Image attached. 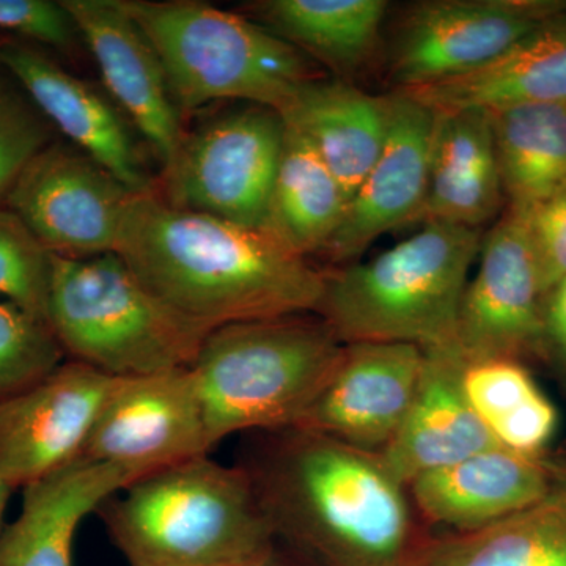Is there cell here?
<instances>
[{
    "label": "cell",
    "instance_id": "19",
    "mask_svg": "<svg viewBox=\"0 0 566 566\" xmlns=\"http://www.w3.org/2000/svg\"><path fill=\"white\" fill-rule=\"evenodd\" d=\"M419 389L392 442L379 453L408 486L417 476L491 449L493 436L465 397L464 357L455 344L423 349Z\"/></svg>",
    "mask_w": 566,
    "mask_h": 566
},
{
    "label": "cell",
    "instance_id": "30",
    "mask_svg": "<svg viewBox=\"0 0 566 566\" xmlns=\"http://www.w3.org/2000/svg\"><path fill=\"white\" fill-rule=\"evenodd\" d=\"M52 253L10 208L0 207V296L48 323Z\"/></svg>",
    "mask_w": 566,
    "mask_h": 566
},
{
    "label": "cell",
    "instance_id": "29",
    "mask_svg": "<svg viewBox=\"0 0 566 566\" xmlns=\"http://www.w3.org/2000/svg\"><path fill=\"white\" fill-rule=\"evenodd\" d=\"M50 324L0 301V398L21 392L65 363Z\"/></svg>",
    "mask_w": 566,
    "mask_h": 566
},
{
    "label": "cell",
    "instance_id": "3",
    "mask_svg": "<svg viewBox=\"0 0 566 566\" xmlns=\"http://www.w3.org/2000/svg\"><path fill=\"white\" fill-rule=\"evenodd\" d=\"M98 512L129 566H252L277 545L248 472L210 455L140 476Z\"/></svg>",
    "mask_w": 566,
    "mask_h": 566
},
{
    "label": "cell",
    "instance_id": "33",
    "mask_svg": "<svg viewBox=\"0 0 566 566\" xmlns=\"http://www.w3.org/2000/svg\"><path fill=\"white\" fill-rule=\"evenodd\" d=\"M520 212L526 223L546 300L547 294L566 279V185Z\"/></svg>",
    "mask_w": 566,
    "mask_h": 566
},
{
    "label": "cell",
    "instance_id": "7",
    "mask_svg": "<svg viewBox=\"0 0 566 566\" xmlns=\"http://www.w3.org/2000/svg\"><path fill=\"white\" fill-rule=\"evenodd\" d=\"M48 324L73 363L111 378L191 367L212 329L153 294L118 253H52Z\"/></svg>",
    "mask_w": 566,
    "mask_h": 566
},
{
    "label": "cell",
    "instance_id": "11",
    "mask_svg": "<svg viewBox=\"0 0 566 566\" xmlns=\"http://www.w3.org/2000/svg\"><path fill=\"white\" fill-rule=\"evenodd\" d=\"M211 450L199 390L181 368L115 379L81 458L144 476Z\"/></svg>",
    "mask_w": 566,
    "mask_h": 566
},
{
    "label": "cell",
    "instance_id": "10",
    "mask_svg": "<svg viewBox=\"0 0 566 566\" xmlns=\"http://www.w3.org/2000/svg\"><path fill=\"white\" fill-rule=\"evenodd\" d=\"M137 196L87 153L55 140L22 170L3 203L48 251L82 259L115 252Z\"/></svg>",
    "mask_w": 566,
    "mask_h": 566
},
{
    "label": "cell",
    "instance_id": "36",
    "mask_svg": "<svg viewBox=\"0 0 566 566\" xmlns=\"http://www.w3.org/2000/svg\"><path fill=\"white\" fill-rule=\"evenodd\" d=\"M252 566H292L289 562L283 560L281 556L277 554V549H274L273 553L270 554L263 560H260L259 564Z\"/></svg>",
    "mask_w": 566,
    "mask_h": 566
},
{
    "label": "cell",
    "instance_id": "27",
    "mask_svg": "<svg viewBox=\"0 0 566 566\" xmlns=\"http://www.w3.org/2000/svg\"><path fill=\"white\" fill-rule=\"evenodd\" d=\"M509 208L528 210L566 185V104L490 112Z\"/></svg>",
    "mask_w": 566,
    "mask_h": 566
},
{
    "label": "cell",
    "instance_id": "20",
    "mask_svg": "<svg viewBox=\"0 0 566 566\" xmlns=\"http://www.w3.org/2000/svg\"><path fill=\"white\" fill-rule=\"evenodd\" d=\"M137 479L118 465L80 458L22 488L20 513L0 531V566H74L82 521Z\"/></svg>",
    "mask_w": 566,
    "mask_h": 566
},
{
    "label": "cell",
    "instance_id": "13",
    "mask_svg": "<svg viewBox=\"0 0 566 566\" xmlns=\"http://www.w3.org/2000/svg\"><path fill=\"white\" fill-rule=\"evenodd\" d=\"M115 379L66 360L0 398V482L17 490L80 460Z\"/></svg>",
    "mask_w": 566,
    "mask_h": 566
},
{
    "label": "cell",
    "instance_id": "24",
    "mask_svg": "<svg viewBox=\"0 0 566 566\" xmlns=\"http://www.w3.org/2000/svg\"><path fill=\"white\" fill-rule=\"evenodd\" d=\"M387 9L385 0H260L245 10L345 80L374 57Z\"/></svg>",
    "mask_w": 566,
    "mask_h": 566
},
{
    "label": "cell",
    "instance_id": "18",
    "mask_svg": "<svg viewBox=\"0 0 566 566\" xmlns=\"http://www.w3.org/2000/svg\"><path fill=\"white\" fill-rule=\"evenodd\" d=\"M557 469L543 458L491 447L417 476L408 485L417 515L468 534L538 504L557 486Z\"/></svg>",
    "mask_w": 566,
    "mask_h": 566
},
{
    "label": "cell",
    "instance_id": "32",
    "mask_svg": "<svg viewBox=\"0 0 566 566\" xmlns=\"http://www.w3.org/2000/svg\"><path fill=\"white\" fill-rule=\"evenodd\" d=\"M0 33L70 55L84 44L70 11L52 0H0Z\"/></svg>",
    "mask_w": 566,
    "mask_h": 566
},
{
    "label": "cell",
    "instance_id": "31",
    "mask_svg": "<svg viewBox=\"0 0 566 566\" xmlns=\"http://www.w3.org/2000/svg\"><path fill=\"white\" fill-rule=\"evenodd\" d=\"M55 142V129L0 62V202L29 163Z\"/></svg>",
    "mask_w": 566,
    "mask_h": 566
},
{
    "label": "cell",
    "instance_id": "9",
    "mask_svg": "<svg viewBox=\"0 0 566 566\" xmlns=\"http://www.w3.org/2000/svg\"><path fill=\"white\" fill-rule=\"evenodd\" d=\"M562 13L566 0L417 2L398 22L389 80L395 91H412L472 73Z\"/></svg>",
    "mask_w": 566,
    "mask_h": 566
},
{
    "label": "cell",
    "instance_id": "26",
    "mask_svg": "<svg viewBox=\"0 0 566 566\" xmlns=\"http://www.w3.org/2000/svg\"><path fill=\"white\" fill-rule=\"evenodd\" d=\"M538 504L468 534L424 539L417 566H566V476Z\"/></svg>",
    "mask_w": 566,
    "mask_h": 566
},
{
    "label": "cell",
    "instance_id": "34",
    "mask_svg": "<svg viewBox=\"0 0 566 566\" xmlns=\"http://www.w3.org/2000/svg\"><path fill=\"white\" fill-rule=\"evenodd\" d=\"M566 357V279L545 300V342Z\"/></svg>",
    "mask_w": 566,
    "mask_h": 566
},
{
    "label": "cell",
    "instance_id": "35",
    "mask_svg": "<svg viewBox=\"0 0 566 566\" xmlns=\"http://www.w3.org/2000/svg\"><path fill=\"white\" fill-rule=\"evenodd\" d=\"M13 491V488H10L7 483L0 482V531H2L3 516H6L7 505H9Z\"/></svg>",
    "mask_w": 566,
    "mask_h": 566
},
{
    "label": "cell",
    "instance_id": "15",
    "mask_svg": "<svg viewBox=\"0 0 566 566\" xmlns=\"http://www.w3.org/2000/svg\"><path fill=\"white\" fill-rule=\"evenodd\" d=\"M98 63L107 95L161 167L185 136L163 63L122 0H62Z\"/></svg>",
    "mask_w": 566,
    "mask_h": 566
},
{
    "label": "cell",
    "instance_id": "16",
    "mask_svg": "<svg viewBox=\"0 0 566 566\" xmlns=\"http://www.w3.org/2000/svg\"><path fill=\"white\" fill-rule=\"evenodd\" d=\"M436 112L403 92L389 93V129L378 159L354 192L324 256L353 263L389 230L415 221L427 191Z\"/></svg>",
    "mask_w": 566,
    "mask_h": 566
},
{
    "label": "cell",
    "instance_id": "23",
    "mask_svg": "<svg viewBox=\"0 0 566 566\" xmlns=\"http://www.w3.org/2000/svg\"><path fill=\"white\" fill-rule=\"evenodd\" d=\"M281 115L311 142L352 202L385 145L389 95H368L353 82L323 76L301 88Z\"/></svg>",
    "mask_w": 566,
    "mask_h": 566
},
{
    "label": "cell",
    "instance_id": "6",
    "mask_svg": "<svg viewBox=\"0 0 566 566\" xmlns=\"http://www.w3.org/2000/svg\"><path fill=\"white\" fill-rule=\"evenodd\" d=\"M122 2L155 48L182 118L223 99L281 114L324 76L318 63L251 18L191 0Z\"/></svg>",
    "mask_w": 566,
    "mask_h": 566
},
{
    "label": "cell",
    "instance_id": "8",
    "mask_svg": "<svg viewBox=\"0 0 566 566\" xmlns=\"http://www.w3.org/2000/svg\"><path fill=\"white\" fill-rule=\"evenodd\" d=\"M286 125L277 111L244 104L182 136L163 167L164 202L263 230Z\"/></svg>",
    "mask_w": 566,
    "mask_h": 566
},
{
    "label": "cell",
    "instance_id": "12",
    "mask_svg": "<svg viewBox=\"0 0 566 566\" xmlns=\"http://www.w3.org/2000/svg\"><path fill=\"white\" fill-rule=\"evenodd\" d=\"M479 271L465 285L455 345L464 360H520L545 344V294L520 211L483 238Z\"/></svg>",
    "mask_w": 566,
    "mask_h": 566
},
{
    "label": "cell",
    "instance_id": "28",
    "mask_svg": "<svg viewBox=\"0 0 566 566\" xmlns=\"http://www.w3.org/2000/svg\"><path fill=\"white\" fill-rule=\"evenodd\" d=\"M461 382L495 444L517 455L542 458L556 434L558 412L520 360H464Z\"/></svg>",
    "mask_w": 566,
    "mask_h": 566
},
{
    "label": "cell",
    "instance_id": "4",
    "mask_svg": "<svg viewBox=\"0 0 566 566\" xmlns=\"http://www.w3.org/2000/svg\"><path fill=\"white\" fill-rule=\"evenodd\" d=\"M482 243V230L423 223L375 259L326 274L316 315L344 345L455 344L461 300Z\"/></svg>",
    "mask_w": 566,
    "mask_h": 566
},
{
    "label": "cell",
    "instance_id": "21",
    "mask_svg": "<svg viewBox=\"0 0 566 566\" xmlns=\"http://www.w3.org/2000/svg\"><path fill=\"white\" fill-rule=\"evenodd\" d=\"M504 199L490 112H436L427 191L412 223L480 230Z\"/></svg>",
    "mask_w": 566,
    "mask_h": 566
},
{
    "label": "cell",
    "instance_id": "17",
    "mask_svg": "<svg viewBox=\"0 0 566 566\" xmlns=\"http://www.w3.org/2000/svg\"><path fill=\"white\" fill-rule=\"evenodd\" d=\"M0 62L66 142L87 153L134 192H155L137 132L106 92L25 44L0 46Z\"/></svg>",
    "mask_w": 566,
    "mask_h": 566
},
{
    "label": "cell",
    "instance_id": "1",
    "mask_svg": "<svg viewBox=\"0 0 566 566\" xmlns=\"http://www.w3.org/2000/svg\"><path fill=\"white\" fill-rule=\"evenodd\" d=\"M252 434L238 464L277 542L322 566H417L416 510L379 453L303 428Z\"/></svg>",
    "mask_w": 566,
    "mask_h": 566
},
{
    "label": "cell",
    "instance_id": "25",
    "mask_svg": "<svg viewBox=\"0 0 566 566\" xmlns=\"http://www.w3.org/2000/svg\"><path fill=\"white\" fill-rule=\"evenodd\" d=\"M348 207V196L322 156L303 133L286 125L264 232L304 259L323 255Z\"/></svg>",
    "mask_w": 566,
    "mask_h": 566
},
{
    "label": "cell",
    "instance_id": "14",
    "mask_svg": "<svg viewBox=\"0 0 566 566\" xmlns=\"http://www.w3.org/2000/svg\"><path fill=\"white\" fill-rule=\"evenodd\" d=\"M423 359V349L409 344L342 346L322 390L294 428L364 452H385L415 401Z\"/></svg>",
    "mask_w": 566,
    "mask_h": 566
},
{
    "label": "cell",
    "instance_id": "2",
    "mask_svg": "<svg viewBox=\"0 0 566 566\" xmlns=\"http://www.w3.org/2000/svg\"><path fill=\"white\" fill-rule=\"evenodd\" d=\"M115 253L163 303L208 329L316 314L326 283L264 230L180 210L156 192L136 197Z\"/></svg>",
    "mask_w": 566,
    "mask_h": 566
},
{
    "label": "cell",
    "instance_id": "22",
    "mask_svg": "<svg viewBox=\"0 0 566 566\" xmlns=\"http://www.w3.org/2000/svg\"><path fill=\"white\" fill-rule=\"evenodd\" d=\"M403 92L434 112L566 104V13L543 22L482 69Z\"/></svg>",
    "mask_w": 566,
    "mask_h": 566
},
{
    "label": "cell",
    "instance_id": "5",
    "mask_svg": "<svg viewBox=\"0 0 566 566\" xmlns=\"http://www.w3.org/2000/svg\"><path fill=\"white\" fill-rule=\"evenodd\" d=\"M342 346L316 314L212 329L189 367L212 449L233 434L297 427L337 363Z\"/></svg>",
    "mask_w": 566,
    "mask_h": 566
}]
</instances>
